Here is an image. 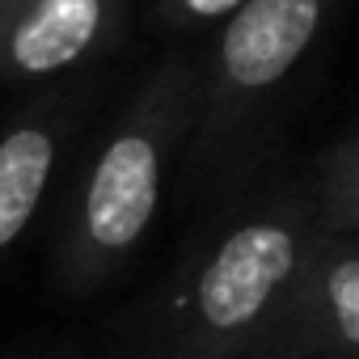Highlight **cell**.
<instances>
[{"label":"cell","mask_w":359,"mask_h":359,"mask_svg":"<svg viewBox=\"0 0 359 359\" xmlns=\"http://www.w3.org/2000/svg\"><path fill=\"white\" fill-rule=\"evenodd\" d=\"M241 5H250V0H156L152 5V26L173 30V34H191V30L220 26Z\"/></svg>","instance_id":"ba28073f"},{"label":"cell","mask_w":359,"mask_h":359,"mask_svg":"<svg viewBox=\"0 0 359 359\" xmlns=\"http://www.w3.org/2000/svg\"><path fill=\"white\" fill-rule=\"evenodd\" d=\"M275 346L359 359V237L313 233L287 287Z\"/></svg>","instance_id":"5b68a950"},{"label":"cell","mask_w":359,"mask_h":359,"mask_svg":"<svg viewBox=\"0 0 359 359\" xmlns=\"http://www.w3.org/2000/svg\"><path fill=\"white\" fill-rule=\"evenodd\" d=\"M131 26V0H0V81L51 85L110 55Z\"/></svg>","instance_id":"277c9868"},{"label":"cell","mask_w":359,"mask_h":359,"mask_svg":"<svg viewBox=\"0 0 359 359\" xmlns=\"http://www.w3.org/2000/svg\"><path fill=\"white\" fill-rule=\"evenodd\" d=\"M195 127V64L161 60L102 127L51 250V279L68 296L106 287L148 241L173 161Z\"/></svg>","instance_id":"7a4b0ae2"},{"label":"cell","mask_w":359,"mask_h":359,"mask_svg":"<svg viewBox=\"0 0 359 359\" xmlns=\"http://www.w3.org/2000/svg\"><path fill=\"white\" fill-rule=\"evenodd\" d=\"M0 359H89V351L68 338H43V342H22L0 351Z\"/></svg>","instance_id":"9c48e42d"},{"label":"cell","mask_w":359,"mask_h":359,"mask_svg":"<svg viewBox=\"0 0 359 359\" xmlns=\"http://www.w3.org/2000/svg\"><path fill=\"white\" fill-rule=\"evenodd\" d=\"M313 182V208L321 233H346L359 237V135L346 127L309 173Z\"/></svg>","instance_id":"52a82bcc"},{"label":"cell","mask_w":359,"mask_h":359,"mask_svg":"<svg viewBox=\"0 0 359 359\" xmlns=\"http://www.w3.org/2000/svg\"><path fill=\"white\" fill-rule=\"evenodd\" d=\"M342 0H250L216 26L203 68H195L191 161L224 173L283 102L296 72L313 60Z\"/></svg>","instance_id":"3957f363"},{"label":"cell","mask_w":359,"mask_h":359,"mask_svg":"<svg viewBox=\"0 0 359 359\" xmlns=\"http://www.w3.org/2000/svg\"><path fill=\"white\" fill-rule=\"evenodd\" d=\"M254 359H338V355H321V351H287V346H271Z\"/></svg>","instance_id":"30bf717a"},{"label":"cell","mask_w":359,"mask_h":359,"mask_svg":"<svg viewBox=\"0 0 359 359\" xmlns=\"http://www.w3.org/2000/svg\"><path fill=\"white\" fill-rule=\"evenodd\" d=\"M76 123L81 106L68 93H39L0 123V262L43 212Z\"/></svg>","instance_id":"8992f818"},{"label":"cell","mask_w":359,"mask_h":359,"mask_svg":"<svg viewBox=\"0 0 359 359\" xmlns=\"http://www.w3.org/2000/svg\"><path fill=\"white\" fill-rule=\"evenodd\" d=\"M313 233L309 173L241 203L144 304L131 330L135 359H254L271 351Z\"/></svg>","instance_id":"6da1fadb"}]
</instances>
